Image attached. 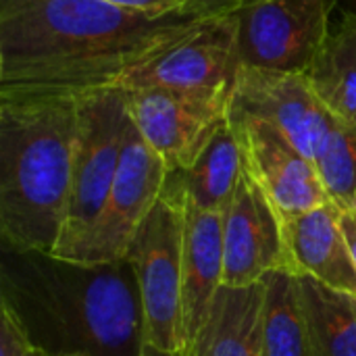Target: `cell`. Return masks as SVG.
<instances>
[{
  "instance_id": "cell-15",
  "label": "cell",
  "mask_w": 356,
  "mask_h": 356,
  "mask_svg": "<svg viewBox=\"0 0 356 356\" xmlns=\"http://www.w3.org/2000/svg\"><path fill=\"white\" fill-rule=\"evenodd\" d=\"M263 282L250 288H221L209 323L188 356H265Z\"/></svg>"
},
{
  "instance_id": "cell-10",
  "label": "cell",
  "mask_w": 356,
  "mask_h": 356,
  "mask_svg": "<svg viewBox=\"0 0 356 356\" xmlns=\"http://www.w3.org/2000/svg\"><path fill=\"white\" fill-rule=\"evenodd\" d=\"M232 106L277 127L313 163L340 125L309 75L240 67Z\"/></svg>"
},
{
  "instance_id": "cell-22",
  "label": "cell",
  "mask_w": 356,
  "mask_h": 356,
  "mask_svg": "<svg viewBox=\"0 0 356 356\" xmlns=\"http://www.w3.org/2000/svg\"><path fill=\"white\" fill-rule=\"evenodd\" d=\"M104 2L150 19H165V17L186 15L188 6L194 0H104Z\"/></svg>"
},
{
  "instance_id": "cell-12",
  "label": "cell",
  "mask_w": 356,
  "mask_h": 356,
  "mask_svg": "<svg viewBox=\"0 0 356 356\" xmlns=\"http://www.w3.org/2000/svg\"><path fill=\"white\" fill-rule=\"evenodd\" d=\"M282 269L290 271L284 221L267 194L244 171L223 213V286L250 288Z\"/></svg>"
},
{
  "instance_id": "cell-11",
  "label": "cell",
  "mask_w": 356,
  "mask_h": 356,
  "mask_svg": "<svg viewBox=\"0 0 356 356\" xmlns=\"http://www.w3.org/2000/svg\"><path fill=\"white\" fill-rule=\"evenodd\" d=\"M229 121L240 142L244 171L267 194L282 221L330 202L315 163L277 127L234 106Z\"/></svg>"
},
{
  "instance_id": "cell-20",
  "label": "cell",
  "mask_w": 356,
  "mask_h": 356,
  "mask_svg": "<svg viewBox=\"0 0 356 356\" xmlns=\"http://www.w3.org/2000/svg\"><path fill=\"white\" fill-rule=\"evenodd\" d=\"M330 200L344 213L356 209V125L340 121L315 161Z\"/></svg>"
},
{
  "instance_id": "cell-7",
  "label": "cell",
  "mask_w": 356,
  "mask_h": 356,
  "mask_svg": "<svg viewBox=\"0 0 356 356\" xmlns=\"http://www.w3.org/2000/svg\"><path fill=\"white\" fill-rule=\"evenodd\" d=\"M236 31V13L192 19L134 65L121 77L117 90L234 88L238 75Z\"/></svg>"
},
{
  "instance_id": "cell-18",
  "label": "cell",
  "mask_w": 356,
  "mask_h": 356,
  "mask_svg": "<svg viewBox=\"0 0 356 356\" xmlns=\"http://www.w3.org/2000/svg\"><path fill=\"white\" fill-rule=\"evenodd\" d=\"M265 356H313L298 275L288 269L263 280Z\"/></svg>"
},
{
  "instance_id": "cell-17",
  "label": "cell",
  "mask_w": 356,
  "mask_h": 356,
  "mask_svg": "<svg viewBox=\"0 0 356 356\" xmlns=\"http://www.w3.org/2000/svg\"><path fill=\"white\" fill-rule=\"evenodd\" d=\"M313 356H356V296L298 275Z\"/></svg>"
},
{
  "instance_id": "cell-2",
  "label": "cell",
  "mask_w": 356,
  "mask_h": 356,
  "mask_svg": "<svg viewBox=\"0 0 356 356\" xmlns=\"http://www.w3.org/2000/svg\"><path fill=\"white\" fill-rule=\"evenodd\" d=\"M0 302L48 356H161L146 346L131 261L81 263L2 246Z\"/></svg>"
},
{
  "instance_id": "cell-3",
  "label": "cell",
  "mask_w": 356,
  "mask_h": 356,
  "mask_svg": "<svg viewBox=\"0 0 356 356\" xmlns=\"http://www.w3.org/2000/svg\"><path fill=\"white\" fill-rule=\"evenodd\" d=\"M73 92L0 88L2 246L54 252L71 194L79 125Z\"/></svg>"
},
{
  "instance_id": "cell-23",
  "label": "cell",
  "mask_w": 356,
  "mask_h": 356,
  "mask_svg": "<svg viewBox=\"0 0 356 356\" xmlns=\"http://www.w3.org/2000/svg\"><path fill=\"white\" fill-rule=\"evenodd\" d=\"M246 2L250 0H194L186 15L188 17H196V19H204V17H221V15H229L236 13L238 8H242Z\"/></svg>"
},
{
  "instance_id": "cell-1",
  "label": "cell",
  "mask_w": 356,
  "mask_h": 356,
  "mask_svg": "<svg viewBox=\"0 0 356 356\" xmlns=\"http://www.w3.org/2000/svg\"><path fill=\"white\" fill-rule=\"evenodd\" d=\"M192 19H150L104 0H0V88L117 90L134 65Z\"/></svg>"
},
{
  "instance_id": "cell-19",
  "label": "cell",
  "mask_w": 356,
  "mask_h": 356,
  "mask_svg": "<svg viewBox=\"0 0 356 356\" xmlns=\"http://www.w3.org/2000/svg\"><path fill=\"white\" fill-rule=\"evenodd\" d=\"M309 79L336 117L356 125V10H342Z\"/></svg>"
},
{
  "instance_id": "cell-16",
  "label": "cell",
  "mask_w": 356,
  "mask_h": 356,
  "mask_svg": "<svg viewBox=\"0 0 356 356\" xmlns=\"http://www.w3.org/2000/svg\"><path fill=\"white\" fill-rule=\"evenodd\" d=\"M184 188L186 200L209 213H225L244 177L238 136L227 119L192 167L171 171Z\"/></svg>"
},
{
  "instance_id": "cell-4",
  "label": "cell",
  "mask_w": 356,
  "mask_h": 356,
  "mask_svg": "<svg viewBox=\"0 0 356 356\" xmlns=\"http://www.w3.org/2000/svg\"><path fill=\"white\" fill-rule=\"evenodd\" d=\"M186 194L173 173L129 244L144 307L146 346L161 356H186L181 288H184Z\"/></svg>"
},
{
  "instance_id": "cell-6",
  "label": "cell",
  "mask_w": 356,
  "mask_h": 356,
  "mask_svg": "<svg viewBox=\"0 0 356 356\" xmlns=\"http://www.w3.org/2000/svg\"><path fill=\"white\" fill-rule=\"evenodd\" d=\"M338 0H250L236 10L238 69L309 75L334 33Z\"/></svg>"
},
{
  "instance_id": "cell-21",
  "label": "cell",
  "mask_w": 356,
  "mask_h": 356,
  "mask_svg": "<svg viewBox=\"0 0 356 356\" xmlns=\"http://www.w3.org/2000/svg\"><path fill=\"white\" fill-rule=\"evenodd\" d=\"M0 356H48L21 327L15 313L0 302Z\"/></svg>"
},
{
  "instance_id": "cell-5",
  "label": "cell",
  "mask_w": 356,
  "mask_h": 356,
  "mask_svg": "<svg viewBox=\"0 0 356 356\" xmlns=\"http://www.w3.org/2000/svg\"><path fill=\"white\" fill-rule=\"evenodd\" d=\"M127 119L125 92L81 94L67 219L52 254L73 261L92 234L119 169Z\"/></svg>"
},
{
  "instance_id": "cell-24",
  "label": "cell",
  "mask_w": 356,
  "mask_h": 356,
  "mask_svg": "<svg viewBox=\"0 0 356 356\" xmlns=\"http://www.w3.org/2000/svg\"><path fill=\"white\" fill-rule=\"evenodd\" d=\"M342 229H344L346 242L350 246V252H353L356 267V209L355 211H344L342 213Z\"/></svg>"
},
{
  "instance_id": "cell-8",
  "label": "cell",
  "mask_w": 356,
  "mask_h": 356,
  "mask_svg": "<svg viewBox=\"0 0 356 356\" xmlns=\"http://www.w3.org/2000/svg\"><path fill=\"white\" fill-rule=\"evenodd\" d=\"M232 92L144 88L125 92V104L136 129L171 173L192 167L229 119Z\"/></svg>"
},
{
  "instance_id": "cell-14",
  "label": "cell",
  "mask_w": 356,
  "mask_h": 356,
  "mask_svg": "<svg viewBox=\"0 0 356 356\" xmlns=\"http://www.w3.org/2000/svg\"><path fill=\"white\" fill-rule=\"evenodd\" d=\"M284 240L294 275H309L356 296L355 259L342 229V211L332 200L284 219Z\"/></svg>"
},
{
  "instance_id": "cell-13",
  "label": "cell",
  "mask_w": 356,
  "mask_h": 356,
  "mask_svg": "<svg viewBox=\"0 0 356 356\" xmlns=\"http://www.w3.org/2000/svg\"><path fill=\"white\" fill-rule=\"evenodd\" d=\"M223 288V213L202 211L186 200L181 317L186 356L209 323Z\"/></svg>"
},
{
  "instance_id": "cell-25",
  "label": "cell",
  "mask_w": 356,
  "mask_h": 356,
  "mask_svg": "<svg viewBox=\"0 0 356 356\" xmlns=\"http://www.w3.org/2000/svg\"><path fill=\"white\" fill-rule=\"evenodd\" d=\"M348 8H350V10H356V0H348Z\"/></svg>"
},
{
  "instance_id": "cell-9",
  "label": "cell",
  "mask_w": 356,
  "mask_h": 356,
  "mask_svg": "<svg viewBox=\"0 0 356 356\" xmlns=\"http://www.w3.org/2000/svg\"><path fill=\"white\" fill-rule=\"evenodd\" d=\"M129 115V113H127ZM169 169L127 119L119 169L104 209L73 261L111 263L125 259L140 225L159 202Z\"/></svg>"
}]
</instances>
